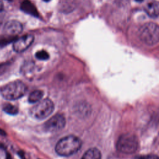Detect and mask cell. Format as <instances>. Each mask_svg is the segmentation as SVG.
Returning a JSON list of instances; mask_svg holds the SVG:
<instances>
[{
  "label": "cell",
  "mask_w": 159,
  "mask_h": 159,
  "mask_svg": "<svg viewBox=\"0 0 159 159\" xmlns=\"http://www.w3.org/2000/svg\"><path fill=\"white\" fill-rule=\"evenodd\" d=\"M81 145V141L78 137L75 135H68L57 142L55 151L60 156L68 157L77 152Z\"/></svg>",
  "instance_id": "cell-1"
},
{
  "label": "cell",
  "mask_w": 159,
  "mask_h": 159,
  "mask_svg": "<svg viewBox=\"0 0 159 159\" xmlns=\"http://www.w3.org/2000/svg\"><path fill=\"white\" fill-rule=\"evenodd\" d=\"M27 86L20 80L11 81L0 88L2 96L7 100H16L22 98L26 93Z\"/></svg>",
  "instance_id": "cell-2"
},
{
  "label": "cell",
  "mask_w": 159,
  "mask_h": 159,
  "mask_svg": "<svg viewBox=\"0 0 159 159\" xmlns=\"http://www.w3.org/2000/svg\"><path fill=\"white\" fill-rule=\"evenodd\" d=\"M138 36L145 44L153 46L159 40V27L153 22H147L139 29Z\"/></svg>",
  "instance_id": "cell-3"
},
{
  "label": "cell",
  "mask_w": 159,
  "mask_h": 159,
  "mask_svg": "<svg viewBox=\"0 0 159 159\" xmlns=\"http://www.w3.org/2000/svg\"><path fill=\"white\" fill-rule=\"evenodd\" d=\"M117 149L124 154H132L135 153L139 146L137 137L133 134H122L117 142Z\"/></svg>",
  "instance_id": "cell-4"
},
{
  "label": "cell",
  "mask_w": 159,
  "mask_h": 159,
  "mask_svg": "<svg viewBox=\"0 0 159 159\" xmlns=\"http://www.w3.org/2000/svg\"><path fill=\"white\" fill-rule=\"evenodd\" d=\"M53 102L49 99H45L34 106L30 110L32 117L42 120L48 117L53 111Z\"/></svg>",
  "instance_id": "cell-5"
},
{
  "label": "cell",
  "mask_w": 159,
  "mask_h": 159,
  "mask_svg": "<svg viewBox=\"0 0 159 159\" xmlns=\"http://www.w3.org/2000/svg\"><path fill=\"white\" fill-rule=\"evenodd\" d=\"M65 125V118L62 114H57L43 124V129L49 132H56L61 130Z\"/></svg>",
  "instance_id": "cell-6"
},
{
  "label": "cell",
  "mask_w": 159,
  "mask_h": 159,
  "mask_svg": "<svg viewBox=\"0 0 159 159\" xmlns=\"http://www.w3.org/2000/svg\"><path fill=\"white\" fill-rule=\"evenodd\" d=\"M34 40V35L25 34L16 39L13 42V50L17 53H21L26 50L33 43Z\"/></svg>",
  "instance_id": "cell-7"
},
{
  "label": "cell",
  "mask_w": 159,
  "mask_h": 159,
  "mask_svg": "<svg viewBox=\"0 0 159 159\" xmlns=\"http://www.w3.org/2000/svg\"><path fill=\"white\" fill-rule=\"evenodd\" d=\"M23 30L22 24L16 20H11L7 21L4 25V34L14 37L20 34Z\"/></svg>",
  "instance_id": "cell-8"
},
{
  "label": "cell",
  "mask_w": 159,
  "mask_h": 159,
  "mask_svg": "<svg viewBox=\"0 0 159 159\" xmlns=\"http://www.w3.org/2000/svg\"><path fill=\"white\" fill-rule=\"evenodd\" d=\"M146 13L152 18H157L159 14V4L158 1H153L147 3L145 7Z\"/></svg>",
  "instance_id": "cell-9"
},
{
  "label": "cell",
  "mask_w": 159,
  "mask_h": 159,
  "mask_svg": "<svg viewBox=\"0 0 159 159\" xmlns=\"http://www.w3.org/2000/svg\"><path fill=\"white\" fill-rule=\"evenodd\" d=\"M20 9L27 13L29 14L31 16L37 17L39 16V14L37 12V9L35 8V6L29 0H24L21 4H20Z\"/></svg>",
  "instance_id": "cell-10"
},
{
  "label": "cell",
  "mask_w": 159,
  "mask_h": 159,
  "mask_svg": "<svg viewBox=\"0 0 159 159\" xmlns=\"http://www.w3.org/2000/svg\"><path fill=\"white\" fill-rule=\"evenodd\" d=\"M81 159H101V154L98 148H93L88 150Z\"/></svg>",
  "instance_id": "cell-11"
},
{
  "label": "cell",
  "mask_w": 159,
  "mask_h": 159,
  "mask_svg": "<svg viewBox=\"0 0 159 159\" xmlns=\"http://www.w3.org/2000/svg\"><path fill=\"white\" fill-rule=\"evenodd\" d=\"M43 93L40 90H35L29 96L28 101L30 103H35L39 101L43 97Z\"/></svg>",
  "instance_id": "cell-12"
},
{
  "label": "cell",
  "mask_w": 159,
  "mask_h": 159,
  "mask_svg": "<svg viewBox=\"0 0 159 159\" xmlns=\"http://www.w3.org/2000/svg\"><path fill=\"white\" fill-rule=\"evenodd\" d=\"M16 39V37H11L6 34L0 35V48L4 47L11 42H13Z\"/></svg>",
  "instance_id": "cell-13"
},
{
  "label": "cell",
  "mask_w": 159,
  "mask_h": 159,
  "mask_svg": "<svg viewBox=\"0 0 159 159\" xmlns=\"http://www.w3.org/2000/svg\"><path fill=\"white\" fill-rule=\"evenodd\" d=\"M2 109L6 113L11 115H15L18 113L17 107L9 103L5 104L2 107Z\"/></svg>",
  "instance_id": "cell-14"
},
{
  "label": "cell",
  "mask_w": 159,
  "mask_h": 159,
  "mask_svg": "<svg viewBox=\"0 0 159 159\" xmlns=\"http://www.w3.org/2000/svg\"><path fill=\"white\" fill-rule=\"evenodd\" d=\"M35 57L40 60H46L49 58V55L47 52L40 50L35 53Z\"/></svg>",
  "instance_id": "cell-15"
},
{
  "label": "cell",
  "mask_w": 159,
  "mask_h": 159,
  "mask_svg": "<svg viewBox=\"0 0 159 159\" xmlns=\"http://www.w3.org/2000/svg\"><path fill=\"white\" fill-rule=\"evenodd\" d=\"M8 67V63H0V76L5 73Z\"/></svg>",
  "instance_id": "cell-16"
},
{
  "label": "cell",
  "mask_w": 159,
  "mask_h": 159,
  "mask_svg": "<svg viewBox=\"0 0 159 159\" xmlns=\"http://www.w3.org/2000/svg\"><path fill=\"white\" fill-rule=\"evenodd\" d=\"M135 159H158V157L156 155H147V156L139 157Z\"/></svg>",
  "instance_id": "cell-17"
},
{
  "label": "cell",
  "mask_w": 159,
  "mask_h": 159,
  "mask_svg": "<svg viewBox=\"0 0 159 159\" xmlns=\"http://www.w3.org/2000/svg\"><path fill=\"white\" fill-rule=\"evenodd\" d=\"M3 8H4L3 2L0 0V12H1L3 10Z\"/></svg>",
  "instance_id": "cell-18"
},
{
  "label": "cell",
  "mask_w": 159,
  "mask_h": 159,
  "mask_svg": "<svg viewBox=\"0 0 159 159\" xmlns=\"http://www.w3.org/2000/svg\"><path fill=\"white\" fill-rule=\"evenodd\" d=\"M0 135H4V136H5V135H6V134L5 131H4L2 129H0Z\"/></svg>",
  "instance_id": "cell-19"
},
{
  "label": "cell",
  "mask_w": 159,
  "mask_h": 159,
  "mask_svg": "<svg viewBox=\"0 0 159 159\" xmlns=\"http://www.w3.org/2000/svg\"><path fill=\"white\" fill-rule=\"evenodd\" d=\"M6 159H12V158L11 157V155L9 153H7V154H6Z\"/></svg>",
  "instance_id": "cell-20"
},
{
  "label": "cell",
  "mask_w": 159,
  "mask_h": 159,
  "mask_svg": "<svg viewBox=\"0 0 159 159\" xmlns=\"http://www.w3.org/2000/svg\"><path fill=\"white\" fill-rule=\"evenodd\" d=\"M43 1H45V2H48V1H50V0H43Z\"/></svg>",
  "instance_id": "cell-21"
},
{
  "label": "cell",
  "mask_w": 159,
  "mask_h": 159,
  "mask_svg": "<svg viewBox=\"0 0 159 159\" xmlns=\"http://www.w3.org/2000/svg\"><path fill=\"white\" fill-rule=\"evenodd\" d=\"M137 1H139V2H140V1H142V0H137Z\"/></svg>",
  "instance_id": "cell-22"
},
{
  "label": "cell",
  "mask_w": 159,
  "mask_h": 159,
  "mask_svg": "<svg viewBox=\"0 0 159 159\" xmlns=\"http://www.w3.org/2000/svg\"><path fill=\"white\" fill-rule=\"evenodd\" d=\"M1 23H2V22H1V21H0V25H1Z\"/></svg>",
  "instance_id": "cell-23"
}]
</instances>
